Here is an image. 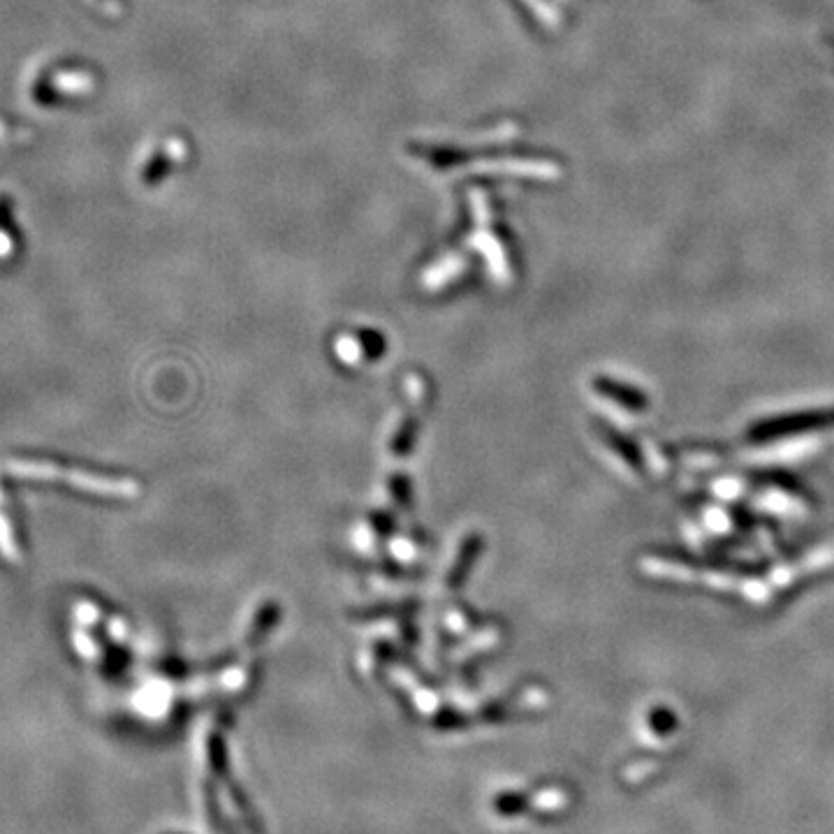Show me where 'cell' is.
Masks as SVG:
<instances>
[{"mask_svg": "<svg viewBox=\"0 0 834 834\" xmlns=\"http://www.w3.org/2000/svg\"><path fill=\"white\" fill-rule=\"evenodd\" d=\"M7 471H10L14 478L61 482V485H70V487L82 489V492H91V494L128 496L130 492H133V485H128L126 480L119 482V480H109V478H98V475H93V473L70 471V468H63L51 462H28V459H21V462L7 464Z\"/></svg>", "mask_w": 834, "mask_h": 834, "instance_id": "cell-1", "label": "cell"}, {"mask_svg": "<svg viewBox=\"0 0 834 834\" xmlns=\"http://www.w3.org/2000/svg\"><path fill=\"white\" fill-rule=\"evenodd\" d=\"M834 429V408H816V411H800L774 415L767 420L751 424L749 438L753 443H770L781 438L811 434V431Z\"/></svg>", "mask_w": 834, "mask_h": 834, "instance_id": "cell-2", "label": "cell"}, {"mask_svg": "<svg viewBox=\"0 0 834 834\" xmlns=\"http://www.w3.org/2000/svg\"><path fill=\"white\" fill-rule=\"evenodd\" d=\"M0 550L7 559H24V533L19 529V512L12 506V496L0 485Z\"/></svg>", "mask_w": 834, "mask_h": 834, "instance_id": "cell-3", "label": "cell"}, {"mask_svg": "<svg viewBox=\"0 0 834 834\" xmlns=\"http://www.w3.org/2000/svg\"><path fill=\"white\" fill-rule=\"evenodd\" d=\"M596 392L603 394L605 399L614 401V404H619L624 411H631V413H645L647 406H649V399L645 392H640L638 387L633 385H626V383H619V380L614 378H607L601 376L596 378Z\"/></svg>", "mask_w": 834, "mask_h": 834, "instance_id": "cell-4", "label": "cell"}, {"mask_svg": "<svg viewBox=\"0 0 834 834\" xmlns=\"http://www.w3.org/2000/svg\"><path fill=\"white\" fill-rule=\"evenodd\" d=\"M605 438H607V443L619 452L621 459L633 468V471H638V473L645 471V457H642L640 448L631 441V438L619 434L617 429H605Z\"/></svg>", "mask_w": 834, "mask_h": 834, "instance_id": "cell-5", "label": "cell"}]
</instances>
